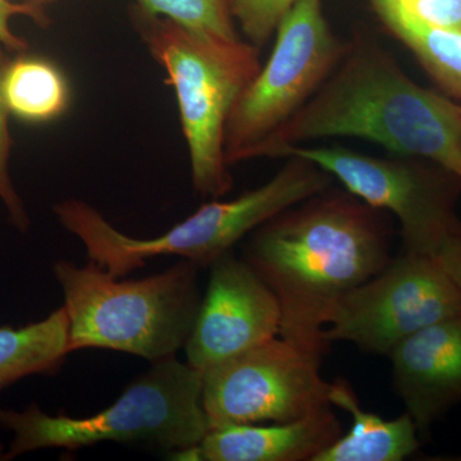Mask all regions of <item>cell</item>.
Returning <instances> with one entry per match:
<instances>
[{"mask_svg": "<svg viewBox=\"0 0 461 461\" xmlns=\"http://www.w3.org/2000/svg\"><path fill=\"white\" fill-rule=\"evenodd\" d=\"M68 354V318L63 306L29 326L2 327L0 390L30 375L59 372Z\"/></svg>", "mask_w": 461, "mask_h": 461, "instance_id": "obj_16", "label": "cell"}, {"mask_svg": "<svg viewBox=\"0 0 461 461\" xmlns=\"http://www.w3.org/2000/svg\"><path fill=\"white\" fill-rule=\"evenodd\" d=\"M330 138L363 139L396 156L420 158L461 178V105L421 87L377 41L357 36L295 117L264 150Z\"/></svg>", "mask_w": 461, "mask_h": 461, "instance_id": "obj_2", "label": "cell"}, {"mask_svg": "<svg viewBox=\"0 0 461 461\" xmlns=\"http://www.w3.org/2000/svg\"><path fill=\"white\" fill-rule=\"evenodd\" d=\"M293 156L311 160L357 198L395 215L402 226V250L433 256L459 221L455 206L461 178L429 160L304 145L286 149L281 158Z\"/></svg>", "mask_w": 461, "mask_h": 461, "instance_id": "obj_8", "label": "cell"}, {"mask_svg": "<svg viewBox=\"0 0 461 461\" xmlns=\"http://www.w3.org/2000/svg\"><path fill=\"white\" fill-rule=\"evenodd\" d=\"M139 8L194 32L238 39L230 0H136Z\"/></svg>", "mask_w": 461, "mask_h": 461, "instance_id": "obj_18", "label": "cell"}, {"mask_svg": "<svg viewBox=\"0 0 461 461\" xmlns=\"http://www.w3.org/2000/svg\"><path fill=\"white\" fill-rule=\"evenodd\" d=\"M200 267L182 259L166 271L140 278H114L89 259L78 267L54 264L68 318L69 354L107 348L151 364L185 348L198 317Z\"/></svg>", "mask_w": 461, "mask_h": 461, "instance_id": "obj_3", "label": "cell"}, {"mask_svg": "<svg viewBox=\"0 0 461 461\" xmlns=\"http://www.w3.org/2000/svg\"><path fill=\"white\" fill-rule=\"evenodd\" d=\"M341 435V421L327 405L296 420L211 429L199 445L168 455L182 461H314Z\"/></svg>", "mask_w": 461, "mask_h": 461, "instance_id": "obj_13", "label": "cell"}, {"mask_svg": "<svg viewBox=\"0 0 461 461\" xmlns=\"http://www.w3.org/2000/svg\"><path fill=\"white\" fill-rule=\"evenodd\" d=\"M324 178L303 158H287L280 171L257 189L232 200H213L153 239L124 235L104 215L83 200L56 206L58 221L83 242L90 260L114 278L142 268L150 258L177 256L209 268L218 258L276 215L321 193Z\"/></svg>", "mask_w": 461, "mask_h": 461, "instance_id": "obj_4", "label": "cell"}, {"mask_svg": "<svg viewBox=\"0 0 461 461\" xmlns=\"http://www.w3.org/2000/svg\"><path fill=\"white\" fill-rule=\"evenodd\" d=\"M30 16L41 21V14L39 9L29 5H14L9 0H0V44L5 45L9 50H23L26 48V42L21 41L11 30V20L14 17Z\"/></svg>", "mask_w": 461, "mask_h": 461, "instance_id": "obj_23", "label": "cell"}, {"mask_svg": "<svg viewBox=\"0 0 461 461\" xmlns=\"http://www.w3.org/2000/svg\"><path fill=\"white\" fill-rule=\"evenodd\" d=\"M388 32L414 53L447 95L461 99V32L433 25L399 0H371Z\"/></svg>", "mask_w": 461, "mask_h": 461, "instance_id": "obj_15", "label": "cell"}, {"mask_svg": "<svg viewBox=\"0 0 461 461\" xmlns=\"http://www.w3.org/2000/svg\"><path fill=\"white\" fill-rule=\"evenodd\" d=\"M208 287L185 345L187 364L204 373L278 338L281 308L268 285L232 251L212 263Z\"/></svg>", "mask_w": 461, "mask_h": 461, "instance_id": "obj_11", "label": "cell"}, {"mask_svg": "<svg viewBox=\"0 0 461 461\" xmlns=\"http://www.w3.org/2000/svg\"><path fill=\"white\" fill-rule=\"evenodd\" d=\"M135 23L175 90L194 189L222 198L233 186L224 133L236 103L262 68L259 48L241 38L194 32L141 9Z\"/></svg>", "mask_w": 461, "mask_h": 461, "instance_id": "obj_5", "label": "cell"}, {"mask_svg": "<svg viewBox=\"0 0 461 461\" xmlns=\"http://www.w3.org/2000/svg\"><path fill=\"white\" fill-rule=\"evenodd\" d=\"M5 66L0 58V199L7 206L8 213L11 215L12 222L16 224L18 229L26 230L29 226V218L25 213L23 203L18 198L16 190L12 185L9 177L8 159L11 150V138H9L7 126V105L3 96V76H5Z\"/></svg>", "mask_w": 461, "mask_h": 461, "instance_id": "obj_20", "label": "cell"}, {"mask_svg": "<svg viewBox=\"0 0 461 461\" xmlns=\"http://www.w3.org/2000/svg\"><path fill=\"white\" fill-rule=\"evenodd\" d=\"M321 357L275 338L203 373L202 405L211 429L282 423L330 405Z\"/></svg>", "mask_w": 461, "mask_h": 461, "instance_id": "obj_9", "label": "cell"}, {"mask_svg": "<svg viewBox=\"0 0 461 461\" xmlns=\"http://www.w3.org/2000/svg\"><path fill=\"white\" fill-rule=\"evenodd\" d=\"M415 16L461 32V0H399Z\"/></svg>", "mask_w": 461, "mask_h": 461, "instance_id": "obj_21", "label": "cell"}, {"mask_svg": "<svg viewBox=\"0 0 461 461\" xmlns=\"http://www.w3.org/2000/svg\"><path fill=\"white\" fill-rule=\"evenodd\" d=\"M460 312L459 291L435 256L402 250L339 299L324 339L388 355L403 339Z\"/></svg>", "mask_w": 461, "mask_h": 461, "instance_id": "obj_10", "label": "cell"}, {"mask_svg": "<svg viewBox=\"0 0 461 461\" xmlns=\"http://www.w3.org/2000/svg\"><path fill=\"white\" fill-rule=\"evenodd\" d=\"M297 0H230V14L249 42L263 47Z\"/></svg>", "mask_w": 461, "mask_h": 461, "instance_id": "obj_19", "label": "cell"}, {"mask_svg": "<svg viewBox=\"0 0 461 461\" xmlns=\"http://www.w3.org/2000/svg\"><path fill=\"white\" fill-rule=\"evenodd\" d=\"M3 96L8 111L17 117L45 122L59 117L68 107L69 87L53 63L23 58L5 67Z\"/></svg>", "mask_w": 461, "mask_h": 461, "instance_id": "obj_17", "label": "cell"}, {"mask_svg": "<svg viewBox=\"0 0 461 461\" xmlns=\"http://www.w3.org/2000/svg\"><path fill=\"white\" fill-rule=\"evenodd\" d=\"M387 357L393 387L420 432L461 402V312L403 339Z\"/></svg>", "mask_w": 461, "mask_h": 461, "instance_id": "obj_12", "label": "cell"}, {"mask_svg": "<svg viewBox=\"0 0 461 461\" xmlns=\"http://www.w3.org/2000/svg\"><path fill=\"white\" fill-rule=\"evenodd\" d=\"M202 390L203 373L173 357L153 363L117 402L91 417L50 415L33 403L23 411H0V424L14 433L5 459L100 442L153 446L168 454L193 447L211 430Z\"/></svg>", "mask_w": 461, "mask_h": 461, "instance_id": "obj_6", "label": "cell"}, {"mask_svg": "<svg viewBox=\"0 0 461 461\" xmlns=\"http://www.w3.org/2000/svg\"><path fill=\"white\" fill-rule=\"evenodd\" d=\"M268 62L236 103L224 133L229 167L263 158L276 135L326 83L346 42L330 30L321 0H297L282 18Z\"/></svg>", "mask_w": 461, "mask_h": 461, "instance_id": "obj_7", "label": "cell"}, {"mask_svg": "<svg viewBox=\"0 0 461 461\" xmlns=\"http://www.w3.org/2000/svg\"><path fill=\"white\" fill-rule=\"evenodd\" d=\"M329 399L330 405L351 415L353 424L314 461H402L420 447V429L408 412L395 420H384L364 411L344 379L330 382Z\"/></svg>", "mask_w": 461, "mask_h": 461, "instance_id": "obj_14", "label": "cell"}, {"mask_svg": "<svg viewBox=\"0 0 461 461\" xmlns=\"http://www.w3.org/2000/svg\"><path fill=\"white\" fill-rule=\"evenodd\" d=\"M384 213L330 187L249 235L244 259L277 297L280 338L320 357L329 353L324 330L335 305L393 259Z\"/></svg>", "mask_w": 461, "mask_h": 461, "instance_id": "obj_1", "label": "cell"}, {"mask_svg": "<svg viewBox=\"0 0 461 461\" xmlns=\"http://www.w3.org/2000/svg\"><path fill=\"white\" fill-rule=\"evenodd\" d=\"M433 256L461 295V220L448 230Z\"/></svg>", "mask_w": 461, "mask_h": 461, "instance_id": "obj_22", "label": "cell"}]
</instances>
